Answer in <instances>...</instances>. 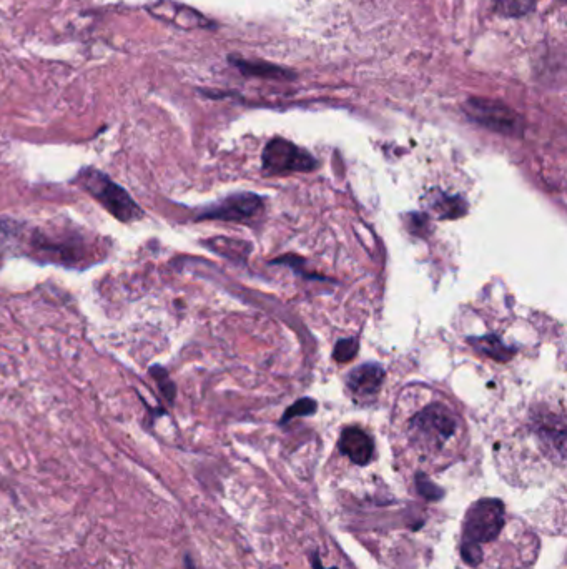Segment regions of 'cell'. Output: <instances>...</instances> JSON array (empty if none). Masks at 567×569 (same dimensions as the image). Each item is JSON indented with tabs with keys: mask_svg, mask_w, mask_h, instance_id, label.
Wrapping results in <instances>:
<instances>
[{
	"mask_svg": "<svg viewBox=\"0 0 567 569\" xmlns=\"http://www.w3.org/2000/svg\"><path fill=\"white\" fill-rule=\"evenodd\" d=\"M25 255L39 263H55L69 268H84L85 262L94 258L92 243L85 235L67 228H35L29 232Z\"/></svg>",
	"mask_w": 567,
	"mask_h": 569,
	"instance_id": "6da1fadb",
	"label": "cell"
},
{
	"mask_svg": "<svg viewBox=\"0 0 567 569\" xmlns=\"http://www.w3.org/2000/svg\"><path fill=\"white\" fill-rule=\"evenodd\" d=\"M74 184L89 193L90 197L97 200L119 222L132 223L142 220L143 210L139 203L104 172L94 167H85L75 177Z\"/></svg>",
	"mask_w": 567,
	"mask_h": 569,
	"instance_id": "7a4b0ae2",
	"label": "cell"
},
{
	"mask_svg": "<svg viewBox=\"0 0 567 569\" xmlns=\"http://www.w3.org/2000/svg\"><path fill=\"white\" fill-rule=\"evenodd\" d=\"M410 431L423 450L439 451L456 435L458 418L449 406L433 403L413 416Z\"/></svg>",
	"mask_w": 567,
	"mask_h": 569,
	"instance_id": "3957f363",
	"label": "cell"
},
{
	"mask_svg": "<svg viewBox=\"0 0 567 569\" xmlns=\"http://www.w3.org/2000/svg\"><path fill=\"white\" fill-rule=\"evenodd\" d=\"M504 528L503 501L479 500L468 510L464 521L463 543L479 545L496 540Z\"/></svg>",
	"mask_w": 567,
	"mask_h": 569,
	"instance_id": "277c9868",
	"label": "cell"
},
{
	"mask_svg": "<svg viewBox=\"0 0 567 569\" xmlns=\"http://www.w3.org/2000/svg\"><path fill=\"white\" fill-rule=\"evenodd\" d=\"M464 112L476 124L498 134L516 135L523 130L521 117L498 100L473 97L464 104Z\"/></svg>",
	"mask_w": 567,
	"mask_h": 569,
	"instance_id": "5b68a950",
	"label": "cell"
},
{
	"mask_svg": "<svg viewBox=\"0 0 567 569\" xmlns=\"http://www.w3.org/2000/svg\"><path fill=\"white\" fill-rule=\"evenodd\" d=\"M263 167L272 174L288 172H311L316 160L306 150L296 147L285 139H273L263 152Z\"/></svg>",
	"mask_w": 567,
	"mask_h": 569,
	"instance_id": "8992f818",
	"label": "cell"
},
{
	"mask_svg": "<svg viewBox=\"0 0 567 569\" xmlns=\"http://www.w3.org/2000/svg\"><path fill=\"white\" fill-rule=\"evenodd\" d=\"M262 208V198L255 193H235L215 203L205 212L198 215L197 220H225V222H242L257 215Z\"/></svg>",
	"mask_w": 567,
	"mask_h": 569,
	"instance_id": "52a82bcc",
	"label": "cell"
},
{
	"mask_svg": "<svg viewBox=\"0 0 567 569\" xmlns=\"http://www.w3.org/2000/svg\"><path fill=\"white\" fill-rule=\"evenodd\" d=\"M340 450L355 465L365 466L370 463L375 453V443L371 436L360 428H345L340 436Z\"/></svg>",
	"mask_w": 567,
	"mask_h": 569,
	"instance_id": "ba28073f",
	"label": "cell"
},
{
	"mask_svg": "<svg viewBox=\"0 0 567 569\" xmlns=\"http://www.w3.org/2000/svg\"><path fill=\"white\" fill-rule=\"evenodd\" d=\"M29 242L27 223L0 218V258L25 255Z\"/></svg>",
	"mask_w": 567,
	"mask_h": 569,
	"instance_id": "9c48e42d",
	"label": "cell"
},
{
	"mask_svg": "<svg viewBox=\"0 0 567 569\" xmlns=\"http://www.w3.org/2000/svg\"><path fill=\"white\" fill-rule=\"evenodd\" d=\"M383 381H385V370L378 363H365L348 375L346 383L356 396L366 398L376 395Z\"/></svg>",
	"mask_w": 567,
	"mask_h": 569,
	"instance_id": "30bf717a",
	"label": "cell"
},
{
	"mask_svg": "<svg viewBox=\"0 0 567 569\" xmlns=\"http://www.w3.org/2000/svg\"><path fill=\"white\" fill-rule=\"evenodd\" d=\"M235 67H237L243 75L250 77H262V79L286 80L293 77L288 70L280 69L272 64H263V62H250V60L230 59Z\"/></svg>",
	"mask_w": 567,
	"mask_h": 569,
	"instance_id": "8fae6325",
	"label": "cell"
},
{
	"mask_svg": "<svg viewBox=\"0 0 567 569\" xmlns=\"http://www.w3.org/2000/svg\"><path fill=\"white\" fill-rule=\"evenodd\" d=\"M474 348H478L479 352H483L484 355H488L489 358H493L496 362H508L509 358L513 357V348L506 347L501 338L494 337V335H488V337L481 338H471L469 340Z\"/></svg>",
	"mask_w": 567,
	"mask_h": 569,
	"instance_id": "7c38bea8",
	"label": "cell"
},
{
	"mask_svg": "<svg viewBox=\"0 0 567 569\" xmlns=\"http://www.w3.org/2000/svg\"><path fill=\"white\" fill-rule=\"evenodd\" d=\"M431 210L438 215L439 220H453V218L461 217L466 213V202L461 197H449V195H441L431 203Z\"/></svg>",
	"mask_w": 567,
	"mask_h": 569,
	"instance_id": "4fadbf2b",
	"label": "cell"
},
{
	"mask_svg": "<svg viewBox=\"0 0 567 569\" xmlns=\"http://www.w3.org/2000/svg\"><path fill=\"white\" fill-rule=\"evenodd\" d=\"M538 0H498L499 14L509 17L529 14L536 7Z\"/></svg>",
	"mask_w": 567,
	"mask_h": 569,
	"instance_id": "5bb4252c",
	"label": "cell"
},
{
	"mask_svg": "<svg viewBox=\"0 0 567 569\" xmlns=\"http://www.w3.org/2000/svg\"><path fill=\"white\" fill-rule=\"evenodd\" d=\"M150 375H152L153 380L157 381L158 388L162 391L165 400L168 403H173V398H175V385L173 381L168 378V373L163 370L162 367L150 368Z\"/></svg>",
	"mask_w": 567,
	"mask_h": 569,
	"instance_id": "9a60e30c",
	"label": "cell"
},
{
	"mask_svg": "<svg viewBox=\"0 0 567 569\" xmlns=\"http://www.w3.org/2000/svg\"><path fill=\"white\" fill-rule=\"evenodd\" d=\"M356 352H358V340L346 338V340H340L336 343L333 357L338 363H348L356 357Z\"/></svg>",
	"mask_w": 567,
	"mask_h": 569,
	"instance_id": "2e32d148",
	"label": "cell"
},
{
	"mask_svg": "<svg viewBox=\"0 0 567 569\" xmlns=\"http://www.w3.org/2000/svg\"><path fill=\"white\" fill-rule=\"evenodd\" d=\"M316 411V401L311 400V398H303V400L296 401L295 405L288 408L283 415L282 423L286 421H291L293 418H298V416H310Z\"/></svg>",
	"mask_w": 567,
	"mask_h": 569,
	"instance_id": "e0dca14e",
	"label": "cell"
},
{
	"mask_svg": "<svg viewBox=\"0 0 567 569\" xmlns=\"http://www.w3.org/2000/svg\"><path fill=\"white\" fill-rule=\"evenodd\" d=\"M416 485L426 500L438 501L444 496L443 490H439L438 486L431 483L425 475L416 476Z\"/></svg>",
	"mask_w": 567,
	"mask_h": 569,
	"instance_id": "ac0fdd59",
	"label": "cell"
},
{
	"mask_svg": "<svg viewBox=\"0 0 567 569\" xmlns=\"http://www.w3.org/2000/svg\"><path fill=\"white\" fill-rule=\"evenodd\" d=\"M461 555H463V560L468 563L469 566H479L481 561H483V551H481V546L471 545V543H463L461 545Z\"/></svg>",
	"mask_w": 567,
	"mask_h": 569,
	"instance_id": "d6986e66",
	"label": "cell"
},
{
	"mask_svg": "<svg viewBox=\"0 0 567 569\" xmlns=\"http://www.w3.org/2000/svg\"><path fill=\"white\" fill-rule=\"evenodd\" d=\"M313 568L325 569V568H323V566H321L320 560H318V558H316V556H315V558H313ZM333 569H336V568H333Z\"/></svg>",
	"mask_w": 567,
	"mask_h": 569,
	"instance_id": "ffe728a7",
	"label": "cell"
},
{
	"mask_svg": "<svg viewBox=\"0 0 567 569\" xmlns=\"http://www.w3.org/2000/svg\"><path fill=\"white\" fill-rule=\"evenodd\" d=\"M185 565H187V569H197V568H195V566H193L192 560H190V558H188V556H187V560H185Z\"/></svg>",
	"mask_w": 567,
	"mask_h": 569,
	"instance_id": "44dd1931",
	"label": "cell"
},
{
	"mask_svg": "<svg viewBox=\"0 0 567 569\" xmlns=\"http://www.w3.org/2000/svg\"><path fill=\"white\" fill-rule=\"evenodd\" d=\"M559 2H564V0H559Z\"/></svg>",
	"mask_w": 567,
	"mask_h": 569,
	"instance_id": "7402d4cb",
	"label": "cell"
}]
</instances>
